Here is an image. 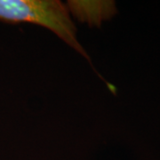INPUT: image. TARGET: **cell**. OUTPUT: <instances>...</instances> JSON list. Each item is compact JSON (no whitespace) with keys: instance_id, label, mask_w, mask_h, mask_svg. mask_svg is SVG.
Returning <instances> with one entry per match:
<instances>
[{"instance_id":"obj_1","label":"cell","mask_w":160,"mask_h":160,"mask_svg":"<svg viewBox=\"0 0 160 160\" xmlns=\"http://www.w3.org/2000/svg\"><path fill=\"white\" fill-rule=\"evenodd\" d=\"M0 21L32 23L50 29L66 44L90 60L77 38L68 6L57 0H0Z\"/></svg>"},{"instance_id":"obj_2","label":"cell","mask_w":160,"mask_h":160,"mask_svg":"<svg viewBox=\"0 0 160 160\" xmlns=\"http://www.w3.org/2000/svg\"><path fill=\"white\" fill-rule=\"evenodd\" d=\"M69 11L78 19L91 24H100L103 20L110 17L115 12V6L110 2H82L73 1L68 5Z\"/></svg>"}]
</instances>
